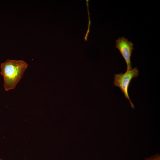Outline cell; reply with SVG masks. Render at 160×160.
Wrapping results in <instances>:
<instances>
[{"instance_id": "3957f363", "label": "cell", "mask_w": 160, "mask_h": 160, "mask_svg": "<svg viewBox=\"0 0 160 160\" xmlns=\"http://www.w3.org/2000/svg\"><path fill=\"white\" fill-rule=\"evenodd\" d=\"M116 47L120 51L127 65V70L132 69L131 57L133 49V44L131 41L122 37L116 40Z\"/></svg>"}, {"instance_id": "277c9868", "label": "cell", "mask_w": 160, "mask_h": 160, "mask_svg": "<svg viewBox=\"0 0 160 160\" xmlns=\"http://www.w3.org/2000/svg\"><path fill=\"white\" fill-rule=\"evenodd\" d=\"M144 160H160V155L157 153L148 158H145Z\"/></svg>"}, {"instance_id": "5b68a950", "label": "cell", "mask_w": 160, "mask_h": 160, "mask_svg": "<svg viewBox=\"0 0 160 160\" xmlns=\"http://www.w3.org/2000/svg\"><path fill=\"white\" fill-rule=\"evenodd\" d=\"M89 10L88 9V16H89V24H88V29H87V33H86V35H85V37H84V41H87V37H88V34H89V28H90V24H90L91 23V22H90V17H89V11H88Z\"/></svg>"}, {"instance_id": "8992f818", "label": "cell", "mask_w": 160, "mask_h": 160, "mask_svg": "<svg viewBox=\"0 0 160 160\" xmlns=\"http://www.w3.org/2000/svg\"><path fill=\"white\" fill-rule=\"evenodd\" d=\"M0 160H3L2 159H0Z\"/></svg>"}, {"instance_id": "7a4b0ae2", "label": "cell", "mask_w": 160, "mask_h": 160, "mask_svg": "<svg viewBox=\"0 0 160 160\" xmlns=\"http://www.w3.org/2000/svg\"><path fill=\"white\" fill-rule=\"evenodd\" d=\"M139 71L137 67H135L129 70H127L124 73H121L114 75V85L120 89L123 93L126 98L129 100L131 108L132 109L135 106L131 102L129 97L128 89L132 79L138 76Z\"/></svg>"}, {"instance_id": "6da1fadb", "label": "cell", "mask_w": 160, "mask_h": 160, "mask_svg": "<svg viewBox=\"0 0 160 160\" xmlns=\"http://www.w3.org/2000/svg\"><path fill=\"white\" fill-rule=\"evenodd\" d=\"M24 61L7 60L1 64L0 73L4 80V87L7 91L15 88L27 68Z\"/></svg>"}]
</instances>
